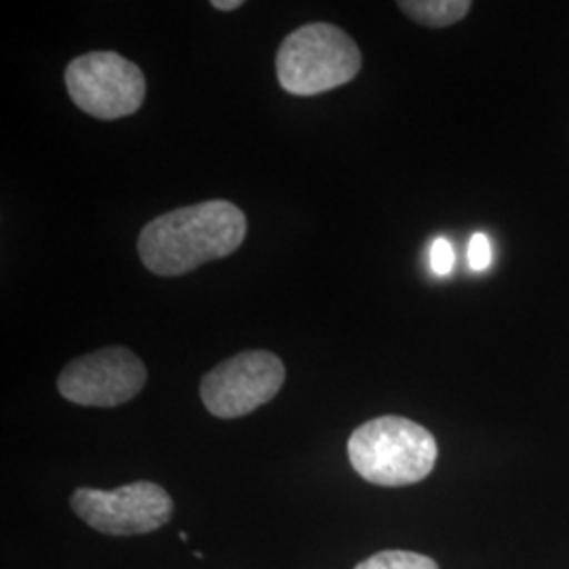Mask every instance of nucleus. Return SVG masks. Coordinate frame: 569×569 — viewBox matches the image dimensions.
I'll return each instance as SVG.
<instances>
[{
    "label": "nucleus",
    "instance_id": "obj_1",
    "mask_svg": "<svg viewBox=\"0 0 569 569\" xmlns=\"http://www.w3.org/2000/svg\"><path fill=\"white\" fill-rule=\"evenodd\" d=\"M247 237V218L230 201L180 207L143 226L138 251L159 277H180L234 253Z\"/></svg>",
    "mask_w": 569,
    "mask_h": 569
},
{
    "label": "nucleus",
    "instance_id": "obj_2",
    "mask_svg": "<svg viewBox=\"0 0 569 569\" xmlns=\"http://www.w3.org/2000/svg\"><path fill=\"white\" fill-rule=\"evenodd\" d=\"M352 468L373 486L403 488L427 479L437 462V441L427 428L382 416L357 428L348 439Z\"/></svg>",
    "mask_w": 569,
    "mask_h": 569
},
{
    "label": "nucleus",
    "instance_id": "obj_3",
    "mask_svg": "<svg viewBox=\"0 0 569 569\" xmlns=\"http://www.w3.org/2000/svg\"><path fill=\"white\" fill-rule=\"evenodd\" d=\"M363 56L342 28L317 21L293 30L279 47L277 77L291 96H319L352 81Z\"/></svg>",
    "mask_w": 569,
    "mask_h": 569
},
{
    "label": "nucleus",
    "instance_id": "obj_4",
    "mask_svg": "<svg viewBox=\"0 0 569 569\" xmlns=\"http://www.w3.org/2000/svg\"><path fill=\"white\" fill-rule=\"evenodd\" d=\"M66 89L84 114L117 121L142 108L146 77L140 66L114 51H91L68 63Z\"/></svg>",
    "mask_w": 569,
    "mask_h": 569
},
{
    "label": "nucleus",
    "instance_id": "obj_5",
    "mask_svg": "<svg viewBox=\"0 0 569 569\" xmlns=\"http://www.w3.org/2000/svg\"><path fill=\"white\" fill-rule=\"evenodd\" d=\"M283 385V361L274 352L244 350L204 373L201 399L211 416L234 420L270 403Z\"/></svg>",
    "mask_w": 569,
    "mask_h": 569
},
{
    "label": "nucleus",
    "instance_id": "obj_6",
    "mask_svg": "<svg viewBox=\"0 0 569 569\" xmlns=\"http://www.w3.org/2000/svg\"><path fill=\"white\" fill-rule=\"evenodd\" d=\"M70 502L89 528L108 536L150 533L173 517L171 496L152 481H136L112 491L77 489Z\"/></svg>",
    "mask_w": 569,
    "mask_h": 569
},
{
    "label": "nucleus",
    "instance_id": "obj_7",
    "mask_svg": "<svg viewBox=\"0 0 569 569\" xmlns=\"http://www.w3.org/2000/svg\"><path fill=\"white\" fill-rule=\"evenodd\" d=\"M142 359L122 346H108L74 359L58 378V390L70 403L117 407L136 399L146 387Z\"/></svg>",
    "mask_w": 569,
    "mask_h": 569
},
{
    "label": "nucleus",
    "instance_id": "obj_8",
    "mask_svg": "<svg viewBox=\"0 0 569 569\" xmlns=\"http://www.w3.org/2000/svg\"><path fill=\"white\" fill-rule=\"evenodd\" d=\"M399 9L409 20L428 28H446L465 20L472 9L470 0H401Z\"/></svg>",
    "mask_w": 569,
    "mask_h": 569
},
{
    "label": "nucleus",
    "instance_id": "obj_9",
    "mask_svg": "<svg viewBox=\"0 0 569 569\" xmlns=\"http://www.w3.org/2000/svg\"><path fill=\"white\" fill-rule=\"evenodd\" d=\"M355 569H439V566L420 552L411 550H382L361 561Z\"/></svg>",
    "mask_w": 569,
    "mask_h": 569
},
{
    "label": "nucleus",
    "instance_id": "obj_10",
    "mask_svg": "<svg viewBox=\"0 0 569 569\" xmlns=\"http://www.w3.org/2000/svg\"><path fill=\"white\" fill-rule=\"evenodd\" d=\"M453 262H456V256H453V247L448 239H443V237L435 239L430 244V270L437 277H448L449 272L453 270Z\"/></svg>",
    "mask_w": 569,
    "mask_h": 569
},
{
    "label": "nucleus",
    "instance_id": "obj_11",
    "mask_svg": "<svg viewBox=\"0 0 569 569\" xmlns=\"http://www.w3.org/2000/svg\"><path fill=\"white\" fill-rule=\"evenodd\" d=\"M491 258H493V251H491L488 234L475 232L468 243V266L477 272H483L491 264Z\"/></svg>",
    "mask_w": 569,
    "mask_h": 569
},
{
    "label": "nucleus",
    "instance_id": "obj_12",
    "mask_svg": "<svg viewBox=\"0 0 569 569\" xmlns=\"http://www.w3.org/2000/svg\"><path fill=\"white\" fill-rule=\"evenodd\" d=\"M211 7L218 11H234L243 7V0H213Z\"/></svg>",
    "mask_w": 569,
    "mask_h": 569
},
{
    "label": "nucleus",
    "instance_id": "obj_13",
    "mask_svg": "<svg viewBox=\"0 0 569 569\" xmlns=\"http://www.w3.org/2000/svg\"><path fill=\"white\" fill-rule=\"evenodd\" d=\"M180 540L188 542V533H186V531H180Z\"/></svg>",
    "mask_w": 569,
    "mask_h": 569
}]
</instances>
